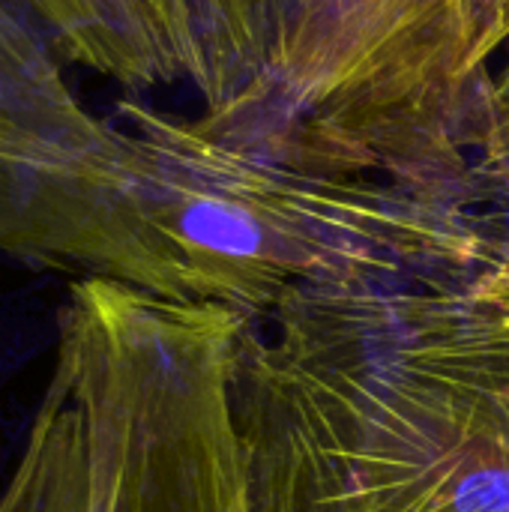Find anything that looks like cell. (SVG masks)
Returning <instances> with one entry per match:
<instances>
[{
    "label": "cell",
    "instance_id": "4",
    "mask_svg": "<svg viewBox=\"0 0 509 512\" xmlns=\"http://www.w3.org/2000/svg\"><path fill=\"white\" fill-rule=\"evenodd\" d=\"M249 321L114 282H69L51 375L81 417L84 512H249L234 408Z\"/></svg>",
    "mask_w": 509,
    "mask_h": 512
},
{
    "label": "cell",
    "instance_id": "2",
    "mask_svg": "<svg viewBox=\"0 0 509 512\" xmlns=\"http://www.w3.org/2000/svg\"><path fill=\"white\" fill-rule=\"evenodd\" d=\"M249 512H509V246L291 294L234 375Z\"/></svg>",
    "mask_w": 509,
    "mask_h": 512
},
{
    "label": "cell",
    "instance_id": "7",
    "mask_svg": "<svg viewBox=\"0 0 509 512\" xmlns=\"http://www.w3.org/2000/svg\"><path fill=\"white\" fill-rule=\"evenodd\" d=\"M63 63L138 93L186 84L153 0H33Z\"/></svg>",
    "mask_w": 509,
    "mask_h": 512
},
{
    "label": "cell",
    "instance_id": "3",
    "mask_svg": "<svg viewBox=\"0 0 509 512\" xmlns=\"http://www.w3.org/2000/svg\"><path fill=\"white\" fill-rule=\"evenodd\" d=\"M509 0H291L264 75L222 114V138L509 216L492 57Z\"/></svg>",
    "mask_w": 509,
    "mask_h": 512
},
{
    "label": "cell",
    "instance_id": "6",
    "mask_svg": "<svg viewBox=\"0 0 509 512\" xmlns=\"http://www.w3.org/2000/svg\"><path fill=\"white\" fill-rule=\"evenodd\" d=\"M204 114L228 111L270 66L291 0H153Z\"/></svg>",
    "mask_w": 509,
    "mask_h": 512
},
{
    "label": "cell",
    "instance_id": "8",
    "mask_svg": "<svg viewBox=\"0 0 509 512\" xmlns=\"http://www.w3.org/2000/svg\"><path fill=\"white\" fill-rule=\"evenodd\" d=\"M495 117H498V132L504 144V156L509 162V63L495 75Z\"/></svg>",
    "mask_w": 509,
    "mask_h": 512
},
{
    "label": "cell",
    "instance_id": "1",
    "mask_svg": "<svg viewBox=\"0 0 509 512\" xmlns=\"http://www.w3.org/2000/svg\"><path fill=\"white\" fill-rule=\"evenodd\" d=\"M507 246L504 213L279 159L141 99L114 105L78 168L0 192L6 258L249 324L303 288L474 270Z\"/></svg>",
    "mask_w": 509,
    "mask_h": 512
},
{
    "label": "cell",
    "instance_id": "5",
    "mask_svg": "<svg viewBox=\"0 0 509 512\" xmlns=\"http://www.w3.org/2000/svg\"><path fill=\"white\" fill-rule=\"evenodd\" d=\"M102 135L105 117L75 96L33 0H0V189L81 165Z\"/></svg>",
    "mask_w": 509,
    "mask_h": 512
}]
</instances>
